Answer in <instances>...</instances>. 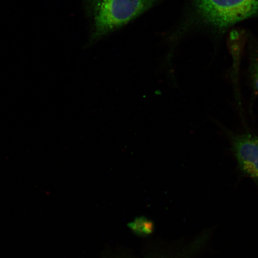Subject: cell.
Listing matches in <instances>:
<instances>
[{"instance_id":"cell-5","label":"cell","mask_w":258,"mask_h":258,"mask_svg":"<svg viewBox=\"0 0 258 258\" xmlns=\"http://www.w3.org/2000/svg\"><path fill=\"white\" fill-rule=\"evenodd\" d=\"M172 258H179V257H172ZM179 258H181V257H179Z\"/></svg>"},{"instance_id":"cell-3","label":"cell","mask_w":258,"mask_h":258,"mask_svg":"<svg viewBox=\"0 0 258 258\" xmlns=\"http://www.w3.org/2000/svg\"><path fill=\"white\" fill-rule=\"evenodd\" d=\"M231 140L240 170L258 182V137L250 134L233 135Z\"/></svg>"},{"instance_id":"cell-1","label":"cell","mask_w":258,"mask_h":258,"mask_svg":"<svg viewBox=\"0 0 258 258\" xmlns=\"http://www.w3.org/2000/svg\"><path fill=\"white\" fill-rule=\"evenodd\" d=\"M159 0H83L91 22L92 45L124 27L158 4Z\"/></svg>"},{"instance_id":"cell-4","label":"cell","mask_w":258,"mask_h":258,"mask_svg":"<svg viewBox=\"0 0 258 258\" xmlns=\"http://www.w3.org/2000/svg\"><path fill=\"white\" fill-rule=\"evenodd\" d=\"M250 75L251 85L254 91L258 94V51L251 57Z\"/></svg>"},{"instance_id":"cell-2","label":"cell","mask_w":258,"mask_h":258,"mask_svg":"<svg viewBox=\"0 0 258 258\" xmlns=\"http://www.w3.org/2000/svg\"><path fill=\"white\" fill-rule=\"evenodd\" d=\"M195 1L203 18L215 27H229L258 14V0Z\"/></svg>"}]
</instances>
